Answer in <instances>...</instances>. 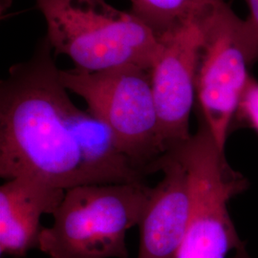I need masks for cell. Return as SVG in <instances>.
Wrapping results in <instances>:
<instances>
[{"mask_svg":"<svg viewBox=\"0 0 258 258\" xmlns=\"http://www.w3.org/2000/svg\"><path fill=\"white\" fill-rule=\"evenodd\" d=\"M189 174L191 211L184 239L175 258H249L231 221L229 203L248 182L233 170L209 129L199 122L197 132L171 149Z\"/></svg>","mask_w":258,"mask_h":258,"instance_id":"obj_5","label":"cell"},{"mask_svg":"<svg viewBox=\"0 0 258 258\" xmlns=\"http://www.w3.org/2000/svg\"><path fill=\"white\" fill-rule=\"evenodd\" d=\"M245 2L249 9V16L244 20L256 62L258 61V0H245Z\"/></svg>","mask_w":258,"mask_h":258,"instance_id":"obj_12","label":"cell"},{"mask_svg":"<svg viewBox=\"0 0 258 258\" xmlns=\"http://www.w3.org/2000/svg\"><path fill=\"white\" fill-rule=\"evenodd\" d=\"M45 37L10 68L0 85V176L69 189L83 184H145L109 127L71 101Z\"/></svg>","mask_w":258,"mask_h":258,"instance_id":"obj_1","label":"cell"},{"mask_svg":"<svg viewBox=\"0 0 258 258\" xmlns=\"http://www.w3.org/2000/svg\"><path fill=\"white\" fill-rule=\"evenodd\" d=\"M150 194V186L135 183L66 189L38 249L49 258H128L126 233L139 226Z\"/></svg>","mask_w":258,"mask_h":258,"instance_id":"obj_3","label":"cell"},{"mask_svg":"<svg viewBox=\"0 0 258 258\" xmlns=\"http://www.w3.org/2000/svg\"><path fill=\"white\" fill-rule=\"evenodd\" d=\"M254 62L245 20L223 2L202 23L196 102L199 122L224 153Z\"/></svg>","mask_w":258,"mask_h":258,"instance_id":"obj_6","label":"cell"},{"mask_svg":"<svg viewBox=\"0 0 258 258\" xmlns=\"http://www.w3.org/2000/svg\"><path fill=\"white\" fill-rule=\"evenodd\" d=\"M46 20L55 54L68 55L77 69L101 72L135 65L151 68L159 42L130 12L105 0H36Z\"/></svg>","mask_w":258,"mask_h":258,"instance_id":"obj_2","label":"cell"},{"mask_svg":"<svg viewBox=\"0 0 258 258\" xmlns=\"http://www.w3.org/2000/svg\"><path fill=\"white\" fill-rule=\"evenodd\" d=\"M65 190L29 178H13L0 186V253L24 257L38 249L44 227L40 219L53 215Z\"/></svg>","mask_w":258,"mask_h":258,"instance_id":"obj_9","label":"cell"},{"mask_svg":"<svg viewBox=\"0 0 258 258\" xmlns=\"http://www.w3.org/2000/svg\"><path fill=\"white\" fill-rule=\"evenodd\" d=\"M130 13L144 22L156 38L177 28L210 17L224 0H129Z\"/></svg>","mask_w":258,"mask_h":258,"instance_id":"obj_10","label":"cell"},{"mask_svg":"<svg viewBox=\"0 0 258 258\" xmlns=\"http://www.w3.org/2000/svg\"><path fill=\"white\" fill-rule=\"evenodd\" d=\"M203 21L177 28L157 38L159 47L150 77L166 152L191 137L189 118L196 102V72Z\"/></svg>","mask_w":258,"mask_h":258,"instance_id":"obj_7","label":"cell"},{"mask_svg":"<svg viewBox=\"0 0 258 258\" xmlns=\"http://www.w3.org/2000/svg\"><path fill=\"white\" fill-rule=\"evenodd\" d=\"M68 91L112 131L122 152L146 175L158 172L166 153L151 85L150 70L129 65L101 72L60 70Z\"/></svg>","mask_w":258,"mask_h":258,"instance_id":"obj_4","label":"cell"},{"mask_svg":"<svg viewBox=\"0 0 258 258\" xmlns=\"http://www.w3.org/2000/svg\"><path fill=\"white\" fill-rule=\"evenodd\" d=\"M158 172L163 178L151 187L138 226V258H175L190 218V180L183 161L170 150L160 160Z\"/></svg>","mask_w":258,"mask_h":258,"instance_id":"obj_8","label":"cell"},{"mask_svg":"<svg viewBox=\"0 0 258 258\" xmlns=\"http://www.w3.org/2000/svg\"><path fill=\"white\" fill-rule=\"evenodd\" d=\"M235 124L253 129L258 134V81L252 76L243 93Z\"/></svg>","mask_w":258,"mask_h":258,"instance_id":"obj_11","label":"cell"}]
</instances>
